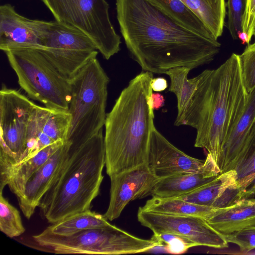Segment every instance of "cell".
Listing matches in <instances>:
<instances>
[{
  "label": "cell",
  "mask_w": 255,
  "mask_h": 255,
  "mask_svg": "<svg viewBox=\"0 0 255 255\" xmlns=\"http://www.w3.org/2000/svg\"><path fill=\"white\" fill-rule=\"evenodd\" d=\"M121 33L133 59L144 71L165 74L191 70L213 61L221 45L179 25L147 0H116Z\"/></svg>",
  "instance_id": "obj_1"
},
{
  "label": "cell",
  "mask_w": 255,
  "mask_h": 255,
  "mask_svg": "<svg viewBox=\"0 0 255 255\" xmlns=\"http://www.w3.org/2000/svg\"><path fill=\"white\" fill-rule=\"evenodd\" d=\"M239 55L218 68L206 69L186 110L174 126L196 129L194 146L205 149L218 165L222 148L248 100Z\"/></svg>",
  "instance_id": "obj_2"
},
{
  "label": "cell",
  "mask_w": 255,
  "mask_h": 255,
  "mask_svg": "<svg viewBox=\"0 0 255 255\" xmlns=\"http://www.w3.org/2000/svg\"><path fill=\"white\" fill-rule=\"evenodd\" d=\"M152 73L136 75L121 92L105 124L106 172L109 177L146 163L155 127Z\"/></svg>",
  "instance_id": "obj_3"
},
{
  "label": "cell",
  "mask_w": 255,
  "mask_h": 255,
  "mask_svg": "<svg viewBox=\"0 0 255 255\" xmlns=\"http://www.w3.org/2000/svg\"><path fill=\"white\" fill-rule=\"evenodd\" d=\"M106 153L103 129L84 143L70 145L68 156L38 207L54 224L90 209L104 179Z\"/></svg>",
  "instance_id": "obj_4"
},
{
  "label": "cell",
  "mask_w": 255,
  "mask_h": 255,
  "mask_svg": "<svg viewBox=\"0 0 255 255\" xmlns=\"http://www.w3.org/2000/svg\"><path fill=\"white\" fill-rule=\"evenodd\" d=\"M110 79L96 58L91 60L71 79V116L67 140L81 144L105 126Z\"/></svg>",
  "instance_id": "obj_5"
},
{
  "label": "cell",
  "mask_w": 255,
  "mask_h": 255,
  "mask_svg": "<svg viewBox=\"0 0 255 255\" xmlns=\"http://www.w3.org/2000/svg\"><path fill=\"white\" fill-rule=\"evenodd\" d=\"M32 238L44 251L57 254H133L158 247L152 238L141 239L111 224L65 236L54 234L45 229Z\"/></svg>",
  "instance_id": "obj_6"
},
{
  "label": "cell",
  "mask_w": 255,
  "mask_h": 255,
  "mask_svg": "<svg viewBox=\"0 0 255 255\" xmlns=\"http://www.w3.org/2000/svg\"><path fill=\"white\" fill-rule=\"evenodd\" d=\"M4 53L19 85L28 98L49 108L68 111L71 99L70 80L39 50L15 49Z\"/></svg>",
  "instance_id": "obj_7"
},
{
  "label": "cell",
  "mask_w": 255,
  "mask_h": 255,
  "mask_svg": "<svg viewBox=\"0 0 255 255\" xmlns=\"http://www.w3.org/2000/svg\"><path fill=\"white\" fill-rule=\"evenodd\" d=\"M55 19L84 33L109 60L120 50L121 37L111 21L106 0H41Z\"/></svg>",
  "instance_id": "obj_8"
},
{
  "label": "cell",
  "mask_w": 255,
  "mask_h": 255,
  "mask_svg": "<svg viewBox=\"0 0 255 255\" xmlns=\"http://www.w3.org/2000/svg\"><path fill=\"white\" fill-rule=\"evenodd\" d=\"M33 23L41 47L38 50L67 79L97 57L96 46L81 31L56 20L33 19Z\"/></svg>",
  "instance_id": "obj_9"
},
{
  "label": "cell",
  "mask_w": 255,
  "mask_h": 255,
  "mask_svg": "<svg viewBox=\"0 0 255 255\" xmlns=\"http://www.w3.org/2000/svg\"><path fill=\"white\" fill-rule=\"evenodd\" d=\"M36 105L19 91L2 84L0 91V176L23 160L28 122Z\"/></svg>",
  "instance_id": "obj_10"
},
{
  "label": "cell",
  "mask_w": 255,
  "mask_h": 255,
  "mask_svg": "<svg viewBox=\"0 0 255 255\" xmlns=\"http://www.w3.org/2000/svg\"><path fill=\"white\" fill-rule=\"evenodd\" d=\"M141 225L153 234L166 233L185 238L197 246L225 249L229 243L225 237L214 229L203 218L178 216L144 211L139 207L137 214Z\"/></svg>",
  "instance_id": "obj_11"
},
{
  "label": "cell",
  "mask_w": 255,
  "mask_h": 255,
  "mask_svg": "<svg viewBox=\"0 0 255 255\" xmlns=\"http://www.w3.org/2000/svg\"><path fill=\"white\" fill-rule=\"evenodd\" d=\"M70 121L71 116L68 111L36 105L29 120L26 137V148L22 162L55 142L66 140Z\"/></svg>",
  "instance_id": "obj_12"
},
{
  "label": "cell",
  "mask_w": 255,
  "mask_h": 255,
  "mask_svg": "<svg viewBox=\"0 0 255 255\" xmlns=\"http://www.w3.org/2000/svg\"><path fill=\"white\" fill-rule=\"evenodd\" d=\"M205 160L188 155L170 143L154 127L151 132L146 164L152 173L161 179L201 170Z\"/></svg>",
  "instance_id": "obj_13"
},
{
  "label": "cell",
  "mask_w": 255,
  "mask_h": 255,
  "mask_svg": "<svg viewBox=\"0 0 255 255\" xmlns=\"http://www.w3.org/2000/svg\"><path fill=\"white\" fill-rule=\"evenodd\" d=\"M110 178V202L104 216L111 221L120 217L129 202L148 196L158 180L146 163Z\"/></svg>",
  "instance_id": "obj_14"
},
{
  "label": "cell",
  "mask_w": 255,
  "mask_h": 255,
  "mask_svg": "<svg viewBox=\"0 0 255 255\" xmlns=\"http://www.w3.org/2000/svg\"><path fill=\"white\" fill-rule=\"evenodd\" d=\"M71 143L66 140L28 179L16 196L24 216L29 219L60 171L68 154Z\"/></svg>",
  "instance_id": "obj_15"
},
{
  "label": "cell",
  "mask_w": 255,
  "mask_h": 255,
  "mask_svg": "<svg viewBox=\"0 0 255 255\" xmlns=\"http://www.w3.org/2000/svg\"><path fill=\"white\" fill-rule=\"evenodd\" d=\"M235 170L219 174L215 179L192 192L175 197L193 204L220 209L246 198L237 183Z\"/></svg>",
  "instance_id": "obj_16"
},
{
  "label": "cell",
  "mask_w": 255,
  "mask_h": 255,
  "mask_svg": "<svg viewBox=\"0 0 255 255\" xmlns=\"http://www.w3.org/2000/svg\"><path fill=\"white\" fill-rule=\"evenodd\" d=\"M33 19L16 12L9 3L0 6V49L3 52L15 49H40Z\"/></svg>",
  "instance_id": "obj_17"
},
{
  "label": "cell",
  "mask_w": 255,
  "mask_h": 255,
  "mask_svg": "<svg viewBox=\"0 0 255 255\" xmlns=\"http://www.w3.org/2000/svg\"><path fill=\"white\" fill-rule=\"evenodd\" d=\"M220 174L218 165L208 153L201 170L159 179L152 186L148 195L159 198L177 197L210 182Z\"/></svg>",
  "instance_id": "obj_18"
},
{
  "label": "cell",
  "mask_w": 255,
  "mask_h": 255,
  "mask_svg": "<svg viewBox=\"0 0 255 255\" xmlns=\"http://www.w3.org/2000/svg\"><path fill=\"white\" fill-rule=\"evenodd\" d=\"M255 122V89L248 95L245 108L224 143L218 165L221 174L233 170Z\"/></svg>",
  "instance_id": "obj_19"
},
{
  "label": "cell",
  "mask_w": 255,
  "mask_h": 255,
  "mask_svg": "<svg viewBox=\"0 0 255 255\" xmlns=\"http://www.w3.org/2000/svg\"><path fill=\"white\" fill-rule=\"evenodd\" d=\"M224 236L255 226V199H243L227 207L216 209L206 220Z\"/></svg>",
  "instance_id": "obj_20"
},
{
  "label": "cell",
  "mask_w": 255,
  "mask_h": 255,
  "mask_svg": "<svg viewBox=\"0 0 255 255\" xmlns=\"http://www.w3.org/2000/svg\"><path fill=\"white\" fill-rule=\"evenodd\" d=\"M65 141L55 142L44 147L31 158L10 168L0 176V192H2L4 188L8 185L10 191L16 196H18L28 179Z\"/></svg>",
  "instance_id": "obj_21"
},
{
  "label": "cell",
  "mask_w": 255,
  "mask_h": 255,
  "mask_svg": "<svg viewBox=\"0 0 255 255\" xmlns=\"http://www.w3.org/2000/svg\"><path fill=\"white\" fill-rule=\"evenodd\" d=\"M176 23L206 38L217 39L201 19L180 0H147Z\"/></svg>",
  "instance_id": "obj_22"
},
{
  "label": "cell",
  "mask_w": 255,
  "mask_h": 255,
  "mask_svg": "<svg viewBox=\"0 0 255 255\" xmlns=\"http://www.w3.org/2000/svg\"><path fill=\"white\" fill-rule=\"evenodd\" d=\"M190 68L179 66L171 68L165 74L170 79V85L168 91L173 93L177 98V115L176 119L180 118L186 110L201 80L206 73L203 71L197 76L188 79Z\"/></svg>",
  "instance_id": "obj_23"
},
{
  "label": "cell",
  "mask_w": 255,
  "mask_h": 255,
  "mask_svg": "<svg viewBox=\"0 0 255 255\" xmlns=\"http://www.w3.org/2000/svg\"><path fill=\"white\" fill-rule=\"evenodd\" d=\"M144 211L161 214L194 216L208 219L216 209L193 204L178 198L152 197L141 207Z\"/></svg>",
  "instance_id": "obj_24"
},
{
  "label": "cell",
  "mask_w": 255,
  "mask_h": 255,
  "mask_svg": "<svg viewBox=\"0 0 255 255\" xmlns=\"http://www.w3.org/2000/svg\"><path fill=\"white\" fill-rule=\"evenodd\" d=\"M204 22L217 39L221 36L226 15L225 0H180Z\"/></svg>",
  "instance_id": "obj_25"
},
{
  "label": "cell",
  "mask_w": 255,
  "mask_h": 255,
  "mask_svg": "<svg viewBox=\"0 0 255 255\" xmlns=\"http://www.w3.org/2000/svg\"><path fill=\"white\" fill-rule=\"evenodd\" d=\"M104 215L91 211L79 212L48 226L50 232L59 236H70L83 230L110 225Z\"/></svg>",
  "instance_id": "obj_26"
},
{
  "label": "cell",
  "mask_w": 255,
  "mask_h": 255,
  "mask_svg": "<svg viewBox=\"0 0 255 255\" xmlns=\"http://www.w3.org/2000/svg\"><path fill=\"white\" fill-rule=\"evenodd\" d=\"M234 170L239 187L246 192L255 184V122L237 158Z\"/></svg>",
  "instance_id": "obj_27"
},
{
  "label": "cell",
  "mask_w": 255,
  "mask_h": 255,
  "mask_svg": "<svg viewBox=\"0 0 255 255\" xmlns=\"http://www.w3.org/2000/svg\"><path fill=\"white\" fill-rule=\"evenodd\" d=\"M0 230L9 238L18 237L25 229L19 211L0 192Z\"/></svg>",
  "instance_id": "obj_28"
},
{
  "label": "cell",
  "mask_w": 255,
  "mask_h": 255,
  "mask_svg": "<svg viewBox=\"0 0 255 255\" xmlns=\"http://www.w3.org/2000/svg\"><path fill=\"white\" fill-rule=\"evenodd\" d=\"M239 58L243 84L249 95L255 89V42L248 44Z\"/></svg>",
  "instance_id": "obj_29"
},
{
  "label": "cell",
  "mask_w": 255,
  "mask_h": 255,
  "mask_svg": "<svg viewBox=\"0 0 255 255\" xmlns=\"http://www.w3.org/2000/svg\"><path fill=\"white\" fill-rule=\"evenodd\" d=\"M247 0H228V28L234 39L243 31Z\"/></svg>",
  "instance_id": "obj_30"
},
{
  "label": "cell",
  "mask_w": 255,
  "mask_h": 255,
  "mask_svg": "<svg viewBox=\"0 0 255 255\" xmlns=\"http://www.w3.org/2000/svg\"><path fill=\"white\" fill-rule=\"evenodd\" d=\"M152 238L158 244L163 246L168 252L171 254H179L186 252L189 249L197 246L191 241L176 234L159 233L153 234Z\"/></svg>",
  "instance_id": "obj_31"
},
{
  "label": "cell",
  "mask_w": 255,
  "mask_h": 255,
  "mask_svg": "<svg viewBox=\"0 0 255 255\" xmlns=\"http://www.w3.org/2000/svg\"><path fill=\"white\" fill-rule=\"evenodd\" d=\"M225 237L228 243L237 245L241 252H249L255 249V226Z\"/></svg>",
  "instance_id": "obj_32"
},
{
  "label": "cell",
  "mask_w": 255,
  "mask_h": 255,
  "mask_svg": "<svg viewBox=\"0 0 255 255\" xmlns=\"http://www.w3.org/2000/svg\"><path fill=\"white\" fill-rule=\"evenodd\" d=\"M243 31L248 34L251 40L255 31V0H247Z\"/></svg>",
  "instance_id": "obj_33"
},
{
  "label": "cell",
  "mask_w": 255,
  "mask_h": 255,
  "mask_svg": "<svg viewBox=\"0 0 255 255\" xmlns=\"http://www.w3.org/2000/svg\"><path fill=\"white\" fill-rule=\"evenodd\" d=\"M168 86L166 80L163 77L153 78L151 81V87L153 91L161 92Z\"/></svg>",
  "instance_id": "obj_34"
},
{
  "label": "cell",
  "mask_w": 255,
  "mask_h": 255,
  "mask_svg": "<svg viewBox=\"0 0 255 255\" xmlns=\"http://www.w3.org/2000/svg\"><path fill=\"white\" fill-rule=\"evenodd\" d=\"M151 98L154 110H158L164 105L165 99L160 93H152Z\"/></svg>",
  "instance_id": "obj_35"
},
{
  "label": "cell",
  "mask_w": 255,
  "mask_h": 255,
  "mask_svg": "<svg viewBox=\"0 0 255 255\" xmlns=\"http://www.w3.org/2000/svg\"><path fill=\"white\" fill-rule=\"evenodd\" d=\"M238 38L241 40L243 44L245 43L249 44L251 41L248 34L243 31L238 34Z\"/></svg>",
  "instance_id": "obj_36"
},
{
  "label": "cell",
  "mask_w": 255,
  "mask_h": 255,
  "mask_svg": "<svg viewBox=\"0 0 255 255\" xmlns=\"http://www.w3.org/2000/svg\"><path fill=\"white\" fill-rule=\"evenodd\" d=\"M255 192V184L252 186L250 189L247 190L246 192V198H250L251 197L254 196V193Z\"/></svg>",
  "instance_id": "obj_37"
},
{
  "label": "cell",
  "mask_w": 255,
  "mask_h": 255,
  "mask_svg": "<svg viewBox=\"0 0 255 255\" xmlns=\"http://www.w3.org/2000/svg\"><path fill=\"white\" fill-rule=\"evenodd\" d=\"M254 35H255V33H254Z\"/></svg>",
  "instance_id": "obj_38"
},
{
  "label": "cell",
  "mask_w": 255,
  "mask_h": 255,
  "mask_svg": "<svg viewBox=\"0 0 255 255\" xmlns=\"http://www.w3.org/2000/svg\"><path fill=\"white\" fill-rule=\"evenodd\" d=\"M254 195H255V192L254 194Z\"/></svg>",
  "instance_id": "obj_39"
}]
</instances>
